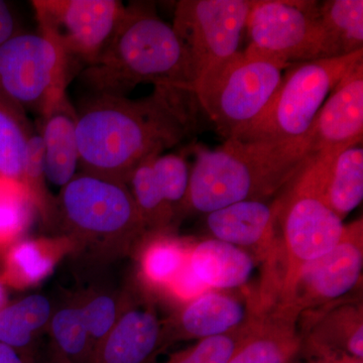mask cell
I'll return each mask as SVG.
<instances>
[{
	"instance_id": "30",
	"label": "cell",
	"mask_w": 363,
	"mask_h": 363,
	"mask_svg": "<svg viewBox=\"0 0 363 363\" xmlns=\"http://www.w3.org/2000/svg\"><path fill=\"white\" fill-rule=\"evenodd\" d=\"M131 301L109 293L91 294L80 303L93 351L109 333Z\"/></svg>"
},
{
	"instance_id": "29",
	"label": "cell",
	"mask_w": 363,
	"mask_h": 363,
	"mask_svg": "<svg viewBox=\"0 0 363 363\" xmlns=\"http://www.w3.org/2000/svg\"><path fill=\"white\" fill-rule=\"evenodd\" d=\"M32 196L20 181L0 176V247L18 241L32 220Z\"/></svg>"
},
{
	"instance_id": "36",
	"label": "cell",
	"mask_w": 363,
	"mask_h": 363,
	"mask_svg": "<svg viewBox=\"0 0 363 363\" xmlns=\"http://www.w3.org/2000/svg\"><path fill=\"white\" fill-rule=\"evenodd\" d=\"M6 285H4V281H2L1 278H0V310L2 308L6 307L7 305V295H6Z\"/></svg>"
},
{
	"instance_id": "6",
	"label": "cell",
	"mask_w": 363,
	"mask_h": 363,
	"mask_svg": "<svg viewBox=\"0 0 363 363\" xmlns=\"http://www.w3.org/2000/svg\"><path fill=\"white\" fill-rule=\"evenodd\" d=\"M289 67L240 51L205 71L191 92L217 133L230 140L266 108Z\"/></svg>"
},
{
	"instance_id": "18",
	"label": "cell",
	"mask_w": 363,
	"mask_h": 363,
	"mask_svg": "<svg viewBox=\"0 0 363 363\" xmlns=\"http://www.w3.org/2000/svg\"><path fill=\"white\" fill-rule=\"evenodd\" d=\"M164 323L150 302L131 301L90 363H152L166 348Z\"/></svg>"
},
{
	"instance_id": "27",
	"label": "cell",
	"mask_w": 363,
	"mask_h": 363,
	"mask_svg": "<svg viewBox=\"0 0 363 363\" xmlns=\"http://www.w3.org/2000/svg\"><path fill=\"white\" fill-rule=\"evenodd\" d=\"M33 133L25 109L0 91V176L21 182L26 147Z\"/></svg>"
},
{
	"instance_id": "37",
	"label": "cell",
	"mask_w": 363,
	"mask_h": 363,
	"mask_svg": "<svg viewBox=\"0 0 363 363\" xmlns=\"http://www.w3.org/2000/svg\"><path fill=\"white\" fill-rule=\"evenodd\" d=\"M51 363H70V362H67L65 358H64L63 357H61V355H60L59 353L57 352V351H55L54 358H52Z\"/></svg>"
},
{
	"instance_id": "11",
	"label": "cell",
	"mask_w": 363,
	"mask_h": 363,
	"mask_svg": "<svg viewBox=\"0 0 363 363\" xmlns=\"http://www.w3.org/2000/svg\"><path fill=\"white\" fill-rule=\"evenodd\" d=\"M32 6L40 35L85 66L111 42L125 11L118 0H35Z\"/></svg>"
},
{
	"instance_id": "33",
	"label": "cell",
	"mask_w": 363,
	"mask_h": 363,
	"mask_svg": "<svg viewBox=\"0 0 363 363\" xmlns=\"http://www.w3.org/2000/svg\"><path fill=\"white\" fill-rule=\"evenodd\" d=\"M16 16L11 6L0 0V45L18 33Z\"/></svg>"
},
{
	"instance_id": "25",
	"label": "cell",
	"mask_w": 363,
	"mask_h": 363,
	"mask_svg": "<svg viewBox=\"0 0 363 363\" xmlns=\"http://www.w3.org/2000/svg\"><path fill=\"white\" fill-rule=\"evenodd\" d=\"M319 16L332 58L363 51L362 0H329L319 4Z\"/></svg>"
},
{
	"instance_id": "5",
	"label": "cell",
	"mask_w": 363,
	"mask_h": 363,
	"mask_svg": "<svg viewBox=\"0 0 363 363\" xmlns=\"http://www.w3.org/2000/svg\"><path fill=\"white\" fill-rule=\"evenodd\" d=\"M56 211L72 247L86 248L99 259L125 255L150 234L128 185L87 172L62 188Z\"/></svg>"
},
{
	"instance_id": "31",
	"label": "cell",
	"mask_w": 363,
	"mask_h": 363,
	"mask_svg": "<svg viewBox=\"0 0 363 363\" xmlns=\"http://www.w3.org/2000/svg\"><path fill=\"white\" fill-rule=\"evenodd\" d=\"M47 182L42 138L33 133L26 147L21 183L32 196L35 207L42 212L45 218H52L56 215V203L48 192Z\"/></svg>"
},
{
	"instance_id": "28",
	"label": "cell",
	"mask_w": 363,
	"mask_h": 363,
	"mask_svg": "<svg viewBox=\"0 0 363 363\" xmlns=\"http://www.w3.org/2000/svg\"><path fill=\"white\" fill-rule=\"evenodd\" d=\"M49 326L56 351L67 362H91L92 346L80 303L52 312Z\"/></svg>"
},
{
	"instance_id": "20",
	"label": "cell",
	"mask_w": 363,
	"mask_h": 363,
	"mask_svg": "<svg viewBox=\"0 0 363 363\" xmlns=\"http://www.w3.org/2000/svg\"><path fill=\"white\" fill-rule=\"evenodd\" d=\"M257 259L247 250L209 238L193 243L189 267L209 291H230L245 286L255 272Z\"/></svg>"
},
{
	"instance_id": "16",
	"label": "cell",
	"mask_w": 363,
	"mask_h": 363,
	"mask_svg": "<svg viewBox=\"0 0 363 363\" xmlns=\"http://www.w3.org/2000/svg\"><path fill=\"white\" fill-rule=\"evenodd\" d=\"M363 135V60L343 76L315 118L308 136L313 155L338 154Z\"/></svg>"
},
{
	"instance_id": "23",
	"label": "cell",
	"mask_w": 363,
	"mask_h": 363,
	"mask_svg": "<svg viewBox=\"0 0 363 363\" xmlns=\"http://www.w3.org/2000/svg\"><path fill=\"white\" fill-rule=\"evenodd\" d=\"M9 247L0 278L4 285L21 289L44 279L58 262L62 247H72V243L65 238L16 241Z\"/></svg>"
},
{
	"instance_id": "21",
	"label": "cell",
	"mask_w": 363,
	"mask_h": 363,
	"mask_svg": "<svg viewBox=\"0 0 363 363\" xmlns=\"http://www.w3.org/2000/svg\"><path fill=\"white\" fill-rule=\"evenodd\" d=\"M43 117L42 138L47 181L63 188L76 176L80 162L77 138V111L67 94Z\"/></svg>"
},
{
	"instance_id": "26",
	"label": "cell",
	"mask_w": 363,
	"mask_h": 363,
	"mask_svg": "<svg viewBox=\"0 0 363 363\" xmlns=\"http://www.w3.org/2000/svg\"><path fill=\"white\" fill-rule=\"evenodd\" d=\"M363 150L354 145L339 152L327 180L326 200L342 220L362 201Z\"/></svg>"
},
{
	"instance_id": "4",
	"label": "cell",
	"mask_w": 363,
	"mask_h": 363,
	"mask_svg": "<svg viewBox=\"0 0 363 363\" xmlns=\"http://www.w3.org/2000/svg\"><path fill=\"white\" fill-rule=\"evenodd\" d=\"M338 154L314 155L274 201L279 243L274 306H285L302 267L328 252L342 238L343 220L326 200L329 169Z\"/></svg>"
},
{
	"instance_id": "15",
	"label": "cell",
	"mask_w": 363,
	"mask_h": 363,
	"mask_svg": "<svg viewBox=\"0 0 363 363\" xmlns=\"http://www.w3.org/2000/svg\"><path fill=\"white\" fill-rule=\"evenodd\" d=\"M264 312L259 294L240 297L226 291H207L186 302L164 321V346L241 330L255 323Z\"/></svg>"
},
{
	"instance_id": "12",
	"label": "cell",
	"mask_w": 363,
	"mask_h": 363,
	"mask_svg": "<svg viewBox=\"0 0 363 363\" xmlns=\"http://www.w3.org/2000/svg\"><path fill=\"white\" fill-rule=\"evenodd\" d=\"M362 219L344 227L340 241L302 267L290 300L278 306L300 317L302 313L351 298L362 279Z\"/></svg>"
},
{
	"instance_id": "19",
	"label": "cell",
	"mask_w": 363,
	"mask_h": 363,
	"mask_svg": "<svg viewBox=\"0 0 363 363\" xmlns=\"http://www.w3.org/2000/svg\"><path fill=\"white\" fill-rule=\"evenodd\" d=\"M297 315L278 306L262 313L227 363H293L302 341Z\"/></svg>"
},
{
	"instance_id": "8",
	"label": "cell",
	"mask_w": 363,
	"mask_h": 363,
	"mask_svg": "<svg viewBox=\"0 0 363 363\" xmlns=\"http://www.w3.org/2000/svg\"><path fill=\"white\" fill-rule=\"evenodd\" d=\"M245 54L284 65L332 58L316 1L253 0Z\"/></svg>"
},
{
	"instance_id": "34",
	"label": "cell",
	"mask_w": 363,
	"mask_h": 363,
	"mask_svg": "<svg viewBox=\"0 0 363 363\" xmlns=\"http://www.w3.org/2000/svg\"><path fill=\"white\" fill-rule=\"evenodd\" d=\"M0 363H33L30 354L0 342Z\"/></svg>"
},
{
	"instance_id": "17",
	"label": "cell",
	"mask_w": 363,
	"mask_h": 363,
	"mask_svg": "<svg viewBox=\"0 0 363 363\" xmlns=\"http://www.w3.org/2000/svg\"><path fill=\"white\" fill-rule=\"evenodd\" d=\"M298 323L301 352L304 351L308 357L345 353L363 359V305L359 298L302 313Z\"/></svg>"
},
{
	"instance_id": "14",
	"label": "cell",
	"mask_w": 363,
	"mask_h": 363,
	"mask_svg": "<svg viewBox=\"0 0 363 363\" xmlns=\"http://www.w3.org/2000/svg\"><path fill=\"white\" fill-rule=\"evenodd\" d=\"M189 164L178 155H160L143 162L128 176L136 207L147 231L167 233L186 213Z\"/></svg>"
},
{
	"instance_id": "13",
	"label": "cell",
	"mask_w": 363,
	"mask_h": 363,
	"mask_svg": "<svg viewBox=\"0 0 363 363\" xmlns=\"http://www.w3.org/2000/svg\"><path fill=\"white\" fill-rule=\"evenodd\" d=\"M205 223L212 238L250 250L264 264L259 297L264 302H274L279 264L274 203L262 200L233 203L207 213Z\"/></svg>"
},
{
	"instance_id": "22",
	"label": "cell",
	"mask_w": 363,
	"mask_h": 363,
	"mask_svg": "<svg viewBox=\"0 0 363 363\" xmlns=\"http://www.w3.org/2000/svg\"><path fill=\"white\" fill-rule=\"evenodd\" d=\"M192 242L167 233H152L140 247V274L145 285L169 293L187 269Z\"/></svg>"
},
{
	"instance_id": "32",
	"label": "cell",
	"mask_w": 363,
	"mask_h": 363,
	"mask_svg": "<svg viewBox=\"0 0 363 363\" xmlns=\"http://www.w3.org/2000/svg\"><path fill=\"white\" fill-rule=\"evenodd\" d=\"M253 324L225 335L202 339L194 345L174 353L166 362L161 363H227L243 339L247 337Z\"/></svg>"
},
{
	"instance_id": "2",
	"label": "cell",
	"mask_w": 363,
	"mask_h": 363,
	"mask_svg": "<svg viewBox=\"0 0 363 363\" xmlns=\"http://www.w3.org/2000/svg\"><path fill=\"white\" fill-rule=\"evenodd\" d=\"M314 156L309 136L290 140H225L214 150L197 147L186 212L207 214L283 190Z\"/></svg>"
},
{
	"instance_id": "3",
	"label": "cell",
	"mask_w": 363,
	"mask_h": 363,
	"mask_svg": "<svg viewBox=\"0 0 363 363\" xmlns=\"http://www.w3.org/2000/svg\"><path fill=\"white\" fill-rule=\"evenodd\" d=\"M94 94L125 96L143 83L190 91L185 52L152 2H131L111 42L80 75ZM191 92V91H190Z\"/></svg>"
},
{
	"instance_id": "10",
	"label": "cell",
	"mask_w": 363,
	"mask_h": 363,
	"mask_svg": "<svg viewBox=\"0 0 363 363\" xmlns=\"http://www.w3.org/2000/svg\"><path fill=\"white\" fill-rule=\"evenodd\" d=\"M253 0L177 2L172 28L185 52L192 85L208 69L240 52Z\"/></svg>"
},
{
	"instance_id": "1",
	"label": "cell",
	"mask_w": 363,
	"mask_h": 363,
	"mask_svg": "<svg viewBox=\"0 0 363 363\" xmlns=\"http://www.w3.org/2000/svg\"><path fill=\"white\" fill-rule=\"evenodd\" d=\"M195 100L190 91L171 86H155L140 99L93 94L77 111L79 166L126 184L138 164L192 133Z\"/></svg>"
},
{
	"instance_id": "7",
	"label": "cell",
	"mask_w": 363,
	"mask_h": 363,
	"mask_svg": "<svg viewBox=\"0 0 363 363\" xmlns=\"http://www.w3.org/2000/svg\"><path fill=\"white\" fill-rule=\"evenodd\" d=\"M360 60L363 51L293 64L266 108L234 140H290L307 135L331 91Z\"/></svg>"
},
{
	"instance_id": "9",
	"label": "cell",
	"mask_w": 363,
	"mask_h": 363,
	"mask_svg": "<svg viewBox=\"0 0 363 363\" xmlns=\"http://www.w3.org/2000/svg\"><path fill=\"white\" fill-rule=\"evenodd\" d=\"M73 61L40 33H16L0 45V91L25 111L44 116L67 94Z\"/></svg>"
},
{
	"instance_id": "24",
	"label": "cell",
	"mask_w": 363,
	"mask_h": 363,
	"mask_svg": "<svg viewBox=\"0 0 363 363\" xmlns=\"http://www.w3.org/2000/svg\"><path fill=\"white\" fill-rule=\"evenodd\" d=\"M51 302L43 295H30L0 310V342L30 354L35 339L49 326Z\"/></svg>"
},
{
	"instance_id": "35",
	"label": "cell",
	"mask_w": 363,
	"mask_h": 363,
	"mask_svg": "<svg viewBox=\"0 0 363 363\" xmlns=\"http://www.w3.org/2000/svg\"><path fill=\"white\" fill-rule=\"evenodd\" d=\"M305 363H363V359L345 353H330L320 357H309Z\"/></svg>"
}]
</instances>
